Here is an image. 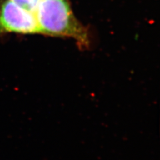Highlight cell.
Listing matches in <instances>:
<instances>
[{"label": "cell", "mask_w": 160, "mask_h": 160, "mask_svg": "<svg viewBox=\"0 0 160 160\" xmlns=\"http://www.w3.org/2000/svg\"><path fill=\"white\" fill-rule=\"evenodd\" d=\"M40 33L35 13L13 0H0V34Z\"/></svg>", "instance_id": "cell-2"}, {"label": "cell", "mask_w": 160, "mask_h": 160, "mask_svg": "<svg viewBox=\"0 0 160 160\" xmlns=\"http://www.w3.org/2000/svg\"><path fill=\"white\" fill-rule=\"evenodd\" d=\"M34 13L40 33L72 38L81 47L89 46L88 32L74 16L69 0H39Z\"/></svg>", "instance_id": "cell-1"}, {"label": "cell", "mask_w": 160, "mask_h": 160, "mask_svg": "<svg viewBox=\"0 0 160 160\" xmlns=\"http://www.w3.org/2000/svg\"><path fill=\"white\" fill-rule=\"evenodd\" d=\"M13 1L22 8L34 12L39 0H13Z\"/></svg>", "instance_id": "cell-3"}]
</instances>
